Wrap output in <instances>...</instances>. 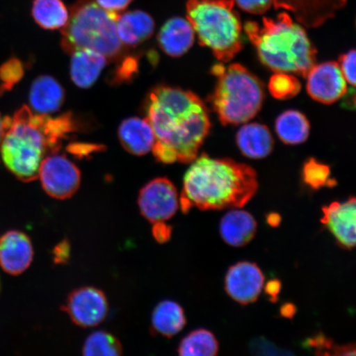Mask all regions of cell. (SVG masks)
Instances as JSON below:
<instances>
[{
  "label": "cell",
  "mask_w": 356,
  "mask_h": 356,
  "mask_svg": "<svg viewBox=\"0 0 356 356\" xmlns=\"http://www.w3.org/2000/svg\"><path fill=\"white\" fill-rule=\"evenodd\" d=\"M146 119L152 127V149L159 162L190 163L211 127L208 110L193 92L169 86L153 89L147 97Z\"/></svg>",
  "instance_id": "obj_1"
},
{
  "label": "cell",
  "mask_w": 356,
  "mask_h": 356,
  "mask_svg": "<svg viewBox=\"0 0 356 356\" xmlns=\"http://www.w3.org/2000/svg\"><path fill=\"white\" fill-rule=\"evenodd\" d=\"M74 131L70 114L52 118L22 106L11 118L0 145L4 165L22 181L37 179L44 159L57 153L62 141Z\"/></svg>",
  "instance_id": "obj_2"
},
{
  "label": "cell",
  "mask_w": 356,
  "mask_h": 356,
  "mask_svg": "<svg viewBox=\"0 0 356 356\" xmlns=\"http://www.w3.org/2000/svg\"><path fill=\"white\" fill-rule=\"evenodd\" d=\"M257 175L246 164L202 154L186 171L179 198L181 211L241 208L255 195Z\"/></svg>",
  "instance_id": "obj_3"
},
{
  "label": "cell",
  "mask_w": 356,
  "mask_h": 356,
  "mask_svg": "<svg viewBox=\"0 0 356 356\" xmlns=\"http://www.w3.org/2000/svg\"><path fill=\"white\" fill-rule=\"evenodd\" d=\"M262 64L275 73L305 76L315 65L316 49L305 30L286 13L264 17L262 24L248 22L244 26Z\"/></svg>",
  "instance_id": "obj_4"
},
{
  "label": "cell",
  "mask_w": 356,
  "mask_h": 356,
  "mask_svg": "<svg viewBox=\"0 0 356 356\" xmlns=\"http://www.w3.org/2000/svg\"><path fill=\"white\" fill-rule=\"evenodd\" d=\"M118 15L104 10L95 0H79L71 8L69 21L62 29V48L69 54L90 49L108 60H119L124 47L118 34Z\"/></svg>",
  "instance_id": "obj_5"
},
{
  "label": "cell",
  "mask_w": 356,
  "mask_h": 356,
  "mask_svg": "<svg viewBox=\"0 0 356 356\" xmlns=\"http://www.w3.org/2000/svg\"><path fill=\"white\" fill-rule=\"evenodd\" d=\"M186 16L200 44L218 60L225 63L241 51L242 22L234 0H189Z\"/></svg>",
  "instance_id": "obj_6"
},
{
  "label": "cell",
  "mask_w": 356,
  "mask_h": 356,
  "mask_svg": "<svg viewBox=\"0 0 356 356\" xmlns=\"http://www.w3.org/2000/svg\"><path fill=\"white\" fill-rule=\"evenodd\" d=\"M218 79L211 96L213 110L224 124H241L259 113L264 100V86L255 75L238 64L213 66Z\"/></svg>",
  "instance_id": "obj_7"
},
{
  "label": "cell",
  "mask_w": 356,
  "mask_h": 356,
  "mask_svg": "<svg viewBox=\"0 0 356 356\" xmlns=\"http://www.w3.org/2000/svg\"><path fill=\"white\" fill-rule=\"evenodd\" d=\"M38 177L44 191L50 197L59 200L72 197L81 181L78 167L65 155L58 152L44 159Z\"/></svg>",
  "instance_id": "obj_8"
},
{
  "label": "cell",
  "mask_w": 356,
  "mask_h": 356,
  "mask_svg": "<svg viewBox=\"0 0 356 356\" xmlns=\"http://www.w3.org/2000/svg\"><path fill=\"white\" fill-rule=\"evenodd\" d=\"M140 211L153 224L165 222L175 216L180 207L175 185L167 178H155L140 191Z\"/></svg>",
  "instance_id": "obj_9"
},
{
  "label": "cell",
  "mask_w": 356,
  "mask_h": 356,
  "mask_svg": "<svg viewBox=\"0 0 356 356\" xmlns=\"http://www.w3.org/2000/svg\"><path fill=\"white\" fill-rule=\"evenodd\" d=\"M63 309L78 326L92 327L104 321L109 305L101 289L84 286L70 293Z\"/></svg>",
  "instance_id": "obj_10"
},
{
  "label": "cell",
  "mask_w": 356,
  "mask_h": 356,
  "mask_svg": "<svg viewBox=\"0 0 356 356\" xmlns=\"http://www.w3.org/2000/svg\"><path fill=\"white\" fill-rule=\"evenodd\" d=\"M306 77L309 95L312 99L322 104H333L347 92V82L336 62L314 65Z\"/></svg>",
  "instance_id": "obj_11"
},
{
  "label": "cell",
  "mask_w": 356,
  "mask_h": 356,
  "mask_svg": "<svg viewBox=\"0 0 356 356\" xmlns=\"http://www.w3.org/2000/svg\"><path fill=\"white\" fill-rule=\"evenodd\" d=\"M264 286V274L259 267L251 262H238L231 266L226 275V291L239 304L248 305L256 301Z\"/></svg>",
  "instance_id": "obj_12"
},
{
  "label": "cell",
  "mask_w": 356,
  "mask_h": 356,
  "mask_svg": "<svg viewBox=\"0 0 356 356\" xmlns=\"http://www.w3.org/2000/svg\"><path fill=\"white\" fill-rule=\"evenodd\" d=\"M34 251L29 236L11 230L0 238V266L8 274L19 275L32 264Z\"/></svg>",
  "instance_id": "obj_13"
},
{
  "label": "cell",
  "mask_w": 356,
  "mask_h": 356,
  "mask_svg": "<svg viewBox=\"0 0 356 356\" xmlns=\"http://www.w3.org/2000/svg\"><path fill=\"white\" fill-rule=\"evenodd\" d=\"M322 222L346 249L355 245L356 202L351 198L345 202H335L323 209Z\"/></svg>",
  "instance_id": "obj_14"
},
{
  "label": "cell",
  "mask_w": 356,
  "mask_h": 356,
  "mask_svg": "<svg viewBox=\"0 0 356 356\" xmlns=\"http://www.w3.org/2000/svg\"><path fill=\"white\" fill-rule=\"evenodd\" d=\"M195 32L188 19L172 17L164 24L158 35L159 46L167 55L180 57L193 47Z\"/></svg>",
  "instance_id": "obj_15"
},
{
  "label": "cell",
  "mask_w": 356,
  "mask_h": 356,
  "mask_svg": "<svg viewBox=\"0 0 356 356\" xmlns=\"http://www.w3.org/2000/svg\"><path fill=\"white\" fill-rule=\"evenodd\" d=\"M65 101V90L55 78L42 75L31 86V110L39 115H49L59 111Z\"/></svg>",
  "instance_id": "obj_16"
},
{
  "label": "cell",
  "mask_w": 356,
  "mask_h": 356,
  "mask_svg": "<svg viewBox=\"0 0 356 356\" xmlns=\"http://www.w3.org/2000/svg\"><path fill=\"white\" fill-rule=\"evenodd\" d=\"M108 61L99 52L90 49H79L71 53V79L79 88H90L99 78Z\"/></svg>",
  "instance_id": "obj_17"
},
{
  "label": "cell",
  "mask_w": 356,
  "mask_h": 356,
  "mask_svg": "<svg viewBox=\"0 0 356 356\" xmlns=\"http://www.w3.org/2000/svg\"><path fill=\"white\" fill-rule=\"evenodd\" d=\"M119 140L127 152L135 155H144L152 151L155 136L148 120L131 118L120 124Z\"/></svg>",
  "instance_id": "obj_18"
},
{
  "label": "cell",
  "mask_w": 356,
  "mask_h": 356,
  "mask_svg": "<svg viewBox=\"0 0 356 356\" xmlns=\"http://www.w3.org/2000/svg\"><path fill=\"white\" fill-rule=\"evenodd\" d=\"M117 29L124 47H136L152 37L155 24L148 13L135 10L118 15Z\"/></svg>",
  "instance_id": "obj_19"
},
{
  "label": "cell",
  "mask_w": 356,
  "mask_h": 356,
  "mask_svg": "<svg viewBox=\"0 0 356 356\" xmlns=\"http://www.w3.org/2000/svg\"><path fill=\"white\" fill-rule=\"evenodd\" d=\"M257 222L247 211L234 210L226 213L220 225L221 237L227 244L233 247H243L254 237Z\"/></svg>",
  "instance_id": "obj_20"
},
{
  "label": "cell",
  "mask_w": 356,
  "mask_h": 356,
  "mask_svg": "<svg viewBox=\"0 0 356 356\" xmlns=\"http://www.w3.org/2000/svg\"><path fill=\"white\" fill-rule=\"evenodd\" d=\"M236 139L239 149L248 158H266L273 149V138L269 129L259 123L244 124Z\"/></svg>",
  "instance_id": "obj_21"
},
{
  "label": "cell",
  "mask_w": 356,
  "mask_h": 356,
  "mask_svg": "<svg viewBox=\"0 0 356 356\" xmlns=\"http://www.w3.org/2000/svg\"><path fill=\"white\" fill-rule=\"evenodd\" d=\"M151 325L153 331L165 337H172L179 333L186 325L184 311L180 305L172 300L160 302L155 307Z\"/></svg>",
  "instance_id": "obj_22"
},
{
  "label": "cell",
  "mask_w": 356,
  "mask_h": 356,
  "mask_svg": "<svg viewBox=\"0 0 356 356\" xmlns=\"http://www.w3.org/2000/svg\"><path fill=\"white\" fill-rule=\"evenodd\" d=\"M275 131L287 145H299L309 136L310 124L304 114L295 110L284 111L275 122Z\"/></svg>",
  "instance_id": "obj_23"
},
{
  "label": "cell",
  "mask_w": 356,
  "mask_h": 356,
  "mask_svg": "<svg viewBox=\"0 0 356 356\" xmlns=\"http://www.w3.org/2000/svg\"><path fill=\"white\" fill-rule=\"evenodd\" d=\"M32 15L35 22L47 30L63 29L70 17L62 0H34Z\"/></svg>",
  "instance_id": "obj_24"
},
{
  "label": "cell",
  "mask_w": 356,
  "mask_h": 356,
  "mask_svg": "<svg viewBox=\"0 0 356 356\" xmlns=\"http://www.w3.org/2000/svg\"><path fill=\"white\" fill-rule=\"evenodd\" d=\"M177 351L178 356H216L219 343L211 332L199 329L182 339Z\"/></svg>",
  "instance_id": "obj_25"
},
{
  "label": "cell",
  "mask_w": 356,
  "mask_h": 356,
  "mask_svg": "<svg viewBox=\"0 0 356 356\" xmlns=\"http://www.w3.org/2000/svg\"><path fill=\"white\" fill-rule=\"evenodd\" d=\"M121 342L113 334L97 331L89 335L83 346V356H122Z\"/></svg>",
  "instance_id": "obj_26"
},
{
  "label": "cell",
  "mask_w": 356,
  "mask_h": 356,
  "mask_svg": "<svg viewBox=\"0 0 356 356\" xmlns=\"http://www.w3.org/2000/svg\"><path fill=\"white\" fill-rule=\"evenodd\" d=\"M301 84L293 74L275 73L270 78L269 90L275 99H288L300 92Z\"/></svg>",
  "instance_id": "obj_27"
},
{
  "label": "cell",
  "mask_w": 356,
  "mask_h": 356,
  "mask_svg": "<svg viewBox=\"0 0 356 356\" xmlns=\"http://www.w3.org/2000/svg\"><path fill=\"white\" fill-rule=\"evenodd\" d=\"M309 343L317 356H356L355 344L337 345L324 336L312 338Z\"/></svg>",
  "instance_id": "obj_28"
},
{
  "label": "cell",
  "mask_w": 356,
  "mask_h": 356,
  "mask_svg": "<svg viewBox=\"0 0 356 356\" xmlns=\"http://www.w3.org/2000/svg\"><path fill=\"white\" fill-rule=\"evenodd\" d=\"M24 74V65L17 58H11L0 66V97L3 92L11 90Z\"/></svg>",
  "instance_id": "obj_29"
},
{
  "label": "cell",
  "mask_w": 356,
  "mask_h": 356,
  "mask_svg": "<svg viewBox=\"0 0 356 356\" xmlns=\"http://www.w3.org/2000/svg\"><path fill=\"white\" fill-rule=\"evenodd\" d=\"M330 176V170L326 165L315 161L314 159H310L305 164L304 168L305 181L312 188H319L327 184Z\"/></svg>",
  "instance_id": "obj_30"
},
{
  "label": "cell",
  "mask_w": 356,
  "mask_h": 356,
  "mask_svg": "<svg viewBox=\"0 0 356 356\" xmlns=\"http://www.w3.org/2000/svg\"><path fill=\"white\" fill-rule=\"evenodd\" d=\"M355 56V51L351 50L341 56L339 64H338L339 65L340 70L342 74H343L346 81L353 87L355 86L356 81Z\"/></svg>",
  "instance_id": "obj_31"
},
{
  "label": "cell",
  "mask_w": 356,
  "mask_h": 356,
  "mask_svg": "<svg viewBox=\"0 0 356 356\" xmlns=\"http://www.w3.org/2000/svg\"><path fill=\"white\" fill-rule=\"evenodd\" d=\"M238 7L252 15H261L273 6H277V0H235Z\"/></svg>",
  "instance_id": "obj_32"
},
{
  "label": "cell",
  "mask_w": 356,
  "mask_h": 356,
  "mask_svg": "<svg viewBox=\"0 0 356 356\" xmlns=\"http://www.w3.org/2000/svg\"><path fill=\"white\" fill-rule=\"evenodd\" d=\"M70 243L68 240L65 239L53 248V261L57 265L65 264L70 259Z\"/></svg>",
  "instance_id": "obj_33"
},
{
  "label": "cell",
  "mask_w": 356,
  "mask_h": 356,
  "mask_svg": "<svg viewBox=\"0 0 356 356\" xmlns=\"http://www.w3.org/2000/svg\"><path fill=\"white\" fill-rule=\"evenodd\" d=\"M97 6L110 13H118L126 10L133 0H95Z\"/></svg>",
  "instance_id": "obj_34"
},
{
  "label": "cell",
  "mask_w": 356,
  "mask_h": 356,
  "mask_svg": "<svg viewBox=\"0 0 356 356\" xmlns=\"http://www.w3.org/2000/svg\"><path fill=\"white\" fill-rule=\"evenodd\" d=\"M152 234L154 239L159 243H164L171 238L172 229L165 222H155L153 226Z\"/></svg>",
  "instance_id": "obj_35"
},
{
  "label": "cell",
  "mask_w": 356,
  "mask_h": 356,
  "mask_svg": "<svg viewBox=\"0 0 356 356\" xmlns=\"http://www.w3.org/2000/svg\"><path fill=\"white\" fill-rule=\"evenodd\" d=\"M10 118H3V115L0 114V145H1L4 134H6L8 126H10Z\"/></svg>",
  "instance_id": "obj_36"
},
{
  "label": "cell",
  "mask_w": 356,
  "mask_h": 356,
  "mask_svg": "<svg viewBox=\"0 0 356 356\" xmlns=\"http://www.w3.org/2000/svg\"><path fill=\"white\" fill-rule=\"evenodd\" d=\"M0 287H1V284H0Z\"/></svg>",
  "instance_id": "obj_37"
}]
</instances>
